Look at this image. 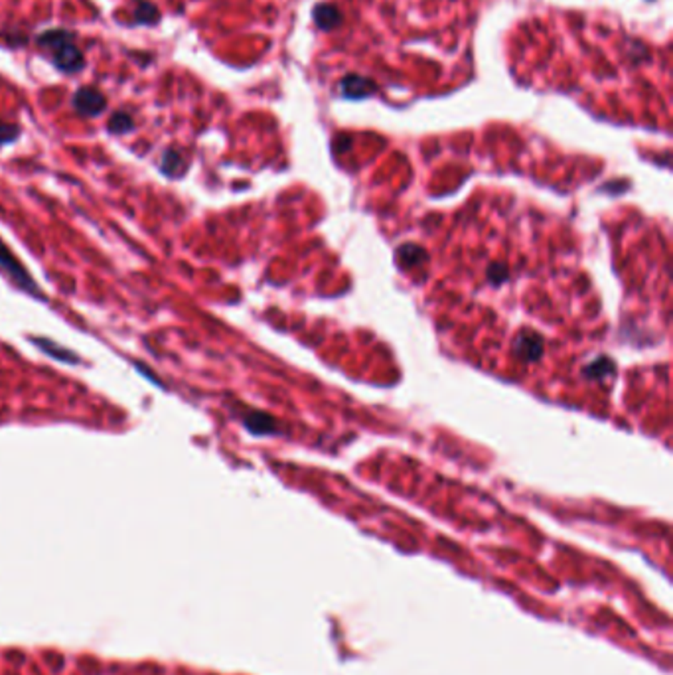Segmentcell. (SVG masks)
Wrapping results in <instances>:
<instances>
[{"mask_svg": "<svg viewBox=\"0 0 673 675\" xmlns=\"http://www.w3.org/2000/svg\"><path fill=\"white\" fill-rule=\"evenodd\" d=\"M0 271L4 273V275L9 276L10 281L14 284H18L20 289L28 294H32L36 299H44L42 292H40V286L36 284L30 273L26 271V267L18 261V257L9 249V245L0 239Z\"/></svg>", "mask_w": 673, "mask_h": 675, "instance_id": "cell-1", "label": "cell"}, {"mask_svg": "<svg viewBox=\"0 0 673 675\" xmlns=\"http://www.w3.org/2000/svg\"><path fill=\"white\" fill-rule=\"evenodd\" d=\"M74 107L77 113H81L84 117H95L105 111L107 107V99L101 91H97L95 87H81L77 89L74 95Z\"/></svg>", "mask_w": 673, "mask_h": 675, "instance_id": "cell-2", "label": "cell"}, {"mask_svg": "<svg viewBox=\"0 0 673 675\" xmlns=\"http://www.w3.org/2000/svg\"><path fill=\"white\" fill-rule=\"evenodd\" d=\"M74 40L75 38H71V40L59 44L54 50H50L54 54L56 67L61 69V71H66V74H77L84 67V56H81V51L75 48Z\"/></svg>", "mask_w": 673, "mask_h": 675, "instance_id": "cell-3", "label": "cell"}, {"mask_svg": "<svg viewBox=\"0 0 673 675\" xmlns=\"http://www.w3.org/2000/svg\"><path fill=\"white\" fill-rule=\"evenodd\" d=\"M32 344L34 346H38L46 356L58 359L61 364H71V366L79 364V358L75 356L74 351L66 350L64 346H59L58 342H54L50 338H32Z\"/></svg>", "mask_w": 673, "mask_h": 675, "instance_id": "cell-4", "label": "cell"}, {"mask_svg": "<svg viewBox=\"0 0 673 675\" xmlns=\"http://www.w3.org/2000/svg\"><path fill=\"white\" fill-rule=\"evenodd\" d=\"M160 168H162V172L168 176V178H178V176L184 174V170H186V162H184V156L180 152H176V150H166L164 152V156H162V162H160Z\"/></svg>", "mask_w": 673, "mask_h": 675, "instance_id": "cell-5", "label": "cell"}, {"mask_svg": "<svg viewBox=\"0 0 673 675\" xmlns=\"http://www.w3.org/2000/svg\"><path fill=\"white\" fill-rule=\"evenodd\" d=\"M134 20L141 22V24H154L158 22V9L149 2V0H141L134 9Z\"/></svg>", "mask_w": 673, "mask_h": 675, "instance_id": "cell-6", "label": "cell"}, {"mask_svg": "<svg viewBox=\"0 0 673 675\" xmlns=\"http://www.w3.org/2000/svg\"><path fill=\"white\" fill-rule=\"evenodd\" d=\"M134 129V121L129 113H115L109 121V131L115 134H125Z\"/></svg>", "mask_w": 673, "mask_h": 675, "instance_id": "cell-7", "label": "cell"}, {"mask_svg": "<svg viewBox=\"0 0 673 675\" xmlns=\"http://www.w3.org/2000/svg\"><path fill=\"white\" fill-rule=\"evenodd\" d=\"M20 134V129L16 125H9V123H0V146L2 144H10L14 142Z\"/></svg>", "mask_w": 673, "mask_h": 675, "instance_id": "cell-8", "label": "cell"}, {"mask_svg": "<svg viewBox=\"0 0 673 675\" xmlns=\"http://www.w3.org/2000/svg\"><path fill=\"white\" fill-rule=\"evenodd\" d=\"M316 20L322 26H332V20L334 22H338V12L330 9V6H320V9L316 10Z\"/></svg>", "mask_w": 673, "mask_h": 675, "instance_id": "cell-9", "label": "cell"}]
</instances>
